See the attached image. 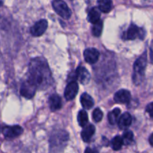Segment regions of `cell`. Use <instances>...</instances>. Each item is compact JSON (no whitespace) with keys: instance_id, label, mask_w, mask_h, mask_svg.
Returning <instances> with one entry per match:
<instances>
[{"instance_id":"obj_1","label":"cell","mask_w":153,"mask_h":153,"mask_svg":"<svg viewBox=\"0 0 153 153\" xmlns=\"http://www.w3.org/2000/svg\"><path fill=\"white\" fill-rule=\"evenodd\" d=\"M28 80L36 88H46L52 82V73L47 62L42 58L31 60L28 65Z\"/></svg>"},{"instance_id":"obj_2","label":"cell","mask_w":153,"mask_h":153,"mask_svg":"<svg viewBox=\"0 0 153 153\" xmlns=\"http://www.w3.org/2000/svg\"><path fill=\"white\" fill-rule=\"evenodd\" d=\"M147 64V55L146 52L143 54L134 64V72H133V82L136 85H139L144 77L145 70Z\"/></svg>"},{"instance_id":"obj_3","label":"cell","mask_w":153,"mask_h":153,"mask_svg":"<svg viewBox=\"0 0 153 153\" xmlns=\"http://www.w3.org/2000/svg\"><path fill=\"white\" fill-rule=\"evenodd\" d=\"M52 7L55 11L64 19H69L71 16V10L67 3L63 0H55L52 2Z\"/></svg>"},{"instance_id":"obj_4","label":"cell","mask_w":153,"mask_h":153,"mask_svg":"<svg viewBox=\"0 0 153 153\" xmlns=\"http://www.w3.org/2000/svg\"><path fill=\"white\" fill-rule=\"evenodd\" d=\"M37 88L34 85L27 79L26 82H24L21 86L20 94L26 99H31L34 96Z\"/></svg>"},{"instance_id":"obj_5","label":"cell","mask_w":153,"mask_h":153,"mask_svg":"<svg viewBox=\"0 0 153 153\" xmlns=\"http://www.w3.org/2000/svg\"><path fill=\"white\" fill-rule=\"evenodd\" d=\"M48 27V22L46 19L37 21L31 28V34L34 37H40L44 34Z\"/></svg>"},{"instance_id":"obj_6","label":"cell","mask_w":153,"mask_h":153,"mask_svg":"<svg viewBox=\"0 0 153 153\" xmlns=\"http://www.w3.org/2000/svg\"><path fill=\"white\" fill-rule=\"evenodd\" d=\"M23 131V129L19 126H5L3 128L2 133L7 138H14L20 135Z\"/></svg>"},{"instance_id":"obj_7","label":"cell","mask_w":153,"mask_h":153,"mask_svg":"<svg viewBox=\"0 0 153 153\" xmlns=\"http://www.w3.org/2000/svg\"><path fill=\"white\" fill-rule=\"evenodd\" d=\"M78 91H79V85L76 81L70 82L66 87L65 91H64V97L66 100L70 101L73 100L77 95Z\"/></svg>"},{"instance_id":"obj_8","label":"cell","mask_w":153,"mask_h":153,"mask_svg":"<svg viewBox=\"0 0 153 153\" xmlns=\"http://www.w3.org/2000/svg\"><path fill=\"white\" fill-rule=\"evenodd\" d=\"M75 77L80 83L85 85L89 82L91 79V74L85 67H79L75 72Z\"/></svg>"},{"instance_id":"obj_9","label":"cell","mask_w":153,"mask_h":153,"mask_svg":"<svg viewBox=\"0 0 153 153\" xmlns=\"http://www.w3.org/2000/svg\"><path fill=\"white\" fill-rule=\"evenodd\" d=\"M84 57L86 62L94 64L98 61L100 58V52L95 48H88L84 52Z\"/></svg>"},{"instance_id":"obj_10","label":"cell","mask_w":153,"mask_h":153,"mask_svg":"<svg viewBox=\"0 0 153 153\" xmlns=\"http://www.w3.org/2000/svg\"><path fill=\"white\" fill-rule=\"evenodd\" d=\"M114 101L120 104H128L131 100V93L125 89L118 91L114 94Z\"/></svg>"},{"instance_id":"obj_11","label":"cell","mask_w":153,"mask_h":153,"mask_svg":"<svg viewBox=\"0 0 153 153\" xmlns=\"http://www.w3.org/2000/svg\"><path fill=\"white\" fill-rule=\"evenodd\" d=\"M141 31L142 30L140 28H138L137 25L131 24L126 32V39L132 40L137 38H143L141 37V34H143Z\"/></svg>"},{"instance_id":"obj_12","label":"cell","mask_w":153,"mask_h":153,"mask_svg":"<svg viewBox=\"0 0 153 153\" xmlns=\"http://www.w3.org/2000/svg\"><path fill=\"white\" fill-rule=\"evenodd\" d=\"M132 123V117L131 115L128 112H126L123 114L121 115L117 121L118 126L121 129H126L131 126Z\"/></svg>"},{"instance_id":"obj_13","label":"cell","mask_w":153,"mask_h":153,"mask_svg":"<svg viewBox=\"0 0 153 153\" xmlns=\"http://www.w3.org/2000/svg\"><path fill=\"white\" fill-rule=\"evenodd\" d=\"M49 105L52 111L59 110L62 107V100L61 97L58 94H52L49 98Z\"/></svg>"},{"instance_id":"obj_14","label":"cell","mask_w":153,"mask_h":153,"mask_svg":"<svg viewBox=\"0 0 153 153\" xmlns=\"http://www.w3.org/2000/svg\"><path fill=\"white\" fill-rule=\"evenodd\" d=\"M83 131H82V140L85 142H89L91 140V139L92 138V137L94 136V134H95V126L92 124H87L85 126H84Z\"/></svg>"},{"instance_id":"obj_15","label":"cell","mask_w":153,"mask_h":153,"mask_svg":"<svg viewBox=\"0 0 153 153\" xmlns=\"http://www.w3.org/2000/svg\"><path fill=\"white\" fill-rule=\"evenodd\" d=\"M98 8L103 13H108L111 10L113 4L112 0H98Z\"/></svg>"},{"instance_id":"obj_16","label":"cell","mask_w":153,"mask_h":153,"mask_svg":"<svg viewBox=\"0 0 153 153\" xmlns=\"http://www.w3.org/2000/svg\"><path fill=\"white\" fill-rule=\"evenodd\" d=\"M80 100H81V103H82L84 108L90 109L94 106V100H93V98L89 95V94H86V93L82 94Z\"/></svg>"},{"instance_id":"obj_17","label":"cell","mask_w":153,"mask_h":153,"mask_svg":"<svg viewBox=\"0 0 153 153\" xmlns=\"http://www.w3.org/2000/svg\"><path fill=\"white\" fill-rule=\"evenodd\" d=\"M100 16H101V13L100 9L98 7H93L88 13V19L90 22L94 24L100 20Z\"/></svg>"},{"instance_id":"obj_18","label":"cell","mask_w":153,"mask_h":153,"mask_svg":"<svg viewBox=\"0 0 153 153\" xmlns=\"http://www.w3.org/2000/svg\"><path fill=\"white\" fill-rule=\"evenodd\" d=\"M120 108H115L113 111H110L108 114V119L109 123L111 125H115L117 123L118 119L120 115Z\"/></svg>"},{"instance_id":"obj_19","label":"cell","mask_w":153,"mask_h":153,"mask_svg":"<svg viewBox=\"0 0 153 153\" xmlns=\"http://www.w3.org/2000/svg\"><path fill=\"white\" fill-rule=\"evenodd\" d=\"M78 123L82 127L85 126L88 123V113L85 110H82L79 112L78 114Z\"/></svg>"},{"instance_id":"obj_20","label":"cell","mask_w":153,"mask_h":153,"mask_svg":"<svg viewBox=\"0 0 153 153\" xmlns=\"http://www.w3.org/2000/svg\"><path fill=\"white\" fill-rule=\"evenodd\" d=\"M103 28V22L101 19L98 21V22L94 23V25L92 27V34L95 37H100L102 34Z\"/></svg>"},{"instance_id":"obj_21","label":"cell","mask_w":153,"mask_h":153,"mask_svg":"<svg viewBox=\"0 0 153 153\" xmlns=\"http://www.w3.org/2000/svg\"><path fill=\"white\" fill-rule=\"evenodd\" d=\"M123 143V139L122 137L117 135L116 137H114L113 138V140H111V146L113 148L114 150H120V149L122 148Z\"/></svg>"},{"instance_id":"obj_22","label":"cell","mask_w":153,"mask_h":153,"mask_svg":"<svg viewBox=\"0 0 153 153\" xmlns=\"http://www.w3.org/2000/svg\"><path fill=\"white\" fill-rule=\"evenodd\" d=\"M123 143L124 145H129L134 140V134L131 131H126L123 134Z\"/></svg>"},{"instance_id":"obj_23","label":"cell","mask_w":153,"mask_h":153,"mask_svg":"<svg viewBox=\"0 0 153 153\" xmlns=\"http://www.w3.org/2000/svg\"><path fill=\"white\" fill-rule=\"evenodd\" d=\"M93 120L95 121L96 123H99L102 120L103 117V113L100 108H96L94 109V111L92 114Z\"/></svg>"},{"instance_id":"obj_24","label":"cell","mask_w":153,"mask_h":153,"mask_svg":"<svg viewBox=\"0 0 153 153\" xmlns=\"http://www.w3.org/2000/svg\"><path fill=\"white\" fill-rule=\"evenodd\" d=\"M146 111L149 114L151 117H152V103H149L146 107Z\"/></svg>"},{"instance_id":"obj_25","label":"cell","mask_w":153,"mask_h":153,"mask_svg":"<svg viewBox=\"0 0 153 153\" xmlns=\"http://www.w3.org/2000/svg\"><path fill=\"white\" fill-rule=\"evenodd\" d=\"M85 153H99L98 151L95 149H91V148L88 147L85 149Z\"/></svg>"},{"instance_id":"obj_26","label":"cell","mask_w":153,"mask_h":153,"mask_svg":"<svg viewBox=\"0 0 153 153\" xmlns=\"http://www.w3.org/2000/svg\"><path fill=\"white\" fill-rule=\"evenodd\" d=\"M149 143H150L151 146H152V134H151L149 137Z\"/></svg>"}]
</instances>
